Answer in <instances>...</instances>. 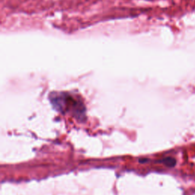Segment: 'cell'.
<instances>
[{"label": "cell", "mask_w": 195, "mask_h": 195, "mask_svg": "<svg viewBox=\"0 0 195 195\" xmlns=\"http://www.w3.org/2000/svg\"><path fill=\"white\" fill-rule=\"evenodd\" d=\"M51 102L53 104L54 107L60 111L64 110L70 111V108L73 109V113L78 114L79 117L85 111L83 105H80L79 102L75 100L69 95L60 94L59 95H54L53 98L51 99Z\"/></svg>", "instance_id": "6da1fadb"}, {"label": "cell", "mask_w": 195, "mask_h": 195, "mask_svg": "<svg viewBox=\"0 0 195 195\" xmlns=\"http://www.w3.org/2000/svg\"><path fill=\"white\" fill-rule=\"evenodd\" d=\"M161 162H162L163 164L169 166V167H173V166H175V164H176L175 159H173V158H171V157L165 158V159H163L161 161Z\"/></svg>", "instance_id": "7a4b0ae2"}]
</instances>
